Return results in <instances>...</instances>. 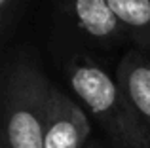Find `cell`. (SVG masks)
I'll return each instance as SVG.
<instances>
[{
    "label": "cell",
    "mask_w": 150,
    "mask_h": 148,
    "mask_svg": "<svg viewBox=\"0 0 150 148\" xmlns=\"http://www.w3.org/2000/svg\"><path fill=\"white\" fill-rule=\"evenodd\" d=\"M10 4H11V0H0V10H2L4 15L8 13V8H10Z\"/></svg>",
    "instance_id": "52a82bcc"
},
{
    "label": "cell",
    "mask_w": 150,
    "mask_h": 148,
    "mask_svg": "<svg viewBox=\"0 0 150 148\" xmlns=\"http://www.w3.org/2000/svg\"><path fill=\"white\" fill-rule=\"evenodd\" d=\"M127 30L150 40V0H108Z\"/></svg>",
    "instance_id": "8992f818"
},
{
    "label": "cell",
    "mask_w": 150,
    "mask_h": 148,
    "mask_svg": "<svg viewBox=\"0 0 150 148\" xmlns=\"http://www.w3.org/2000/svg\"><path fill=\"white\" fill-rule=\"evenodd\" d=\"M72 13L80 29L95 40H114L127 30L108 0H72Z\"/></svg>",
    "instance_id": "5b68a950"
},
{
    "label": "cell",
    "mask_w": 150,
    "mask_h": 148,
    "mask_svg": "<svg viewBox=\"0 0 150 148\" xmlns=\"http://www.w3.org/2000/svg\"><path fill=\"white\" fill-rule=\"evenodd\" d=\"M91 137L89 116L59 87H51L44 148H88Z\"/></svg>",
    "instance_id": "3957f363"
},
{
    "label": "cell",
    "mask_w": 150,
    "mask_h": 148,
    "mask_svg": "<svg viewBox=\"0 0 150 148\" xmlns=\"http://www.w3.org/2000/svg\"><path fill=\"white\" fill-rule=\"evenodd\" d=\"M114 78L150 137V59L137 49L127 51L118 63Z\"/></svg>",
    "instance_id": "277c9868"
},
{
    "label": "cell",
    "mask_w": 150,
    "mask_h": 148,
    "mask_svg": "<svg viewBox=\"0 0 150 148\" xmlns=\"http://www.w3.org/2000/svg\"><path fill=\"white\" fill-rule=\"evenodd\" d=\"M69 84L86 110L101 125L112 148H150V137L129 106L116 78L88 57H72L67 65Z\"/></svg>",
    "instance_id": "6da1fadb"
},
{
    "label": "cell",
    "mask_w": 150,
    "mask_h": 148,
    "mask_svg": "<svg viewBox=\"0 0 150 148\" xmlns=\"http://www.w3.org/2000/svg\"><path fill=\"white\" fill-rule=\"evenodd\" d=\"M51 87L30 59H17L8 67L2 84L0 148H44Z\"/></svg>",
    "instance_id": "7a4b0ae2"
},
{
    "label": "cell",
    "mask_w": 150,
    "mask_h": 148,
    "mask_svg": "<svg viewBox=\"0 0 150 148\" xmlns=\"http://www.w3.org/2000/svg\"><path fill=\"white\" fill-rule=\"evenodd\" d=\"M88 148H103L99 142H91V144H88Z\"/></svg>",
    "instance_id": "ba28073f"
}]
</instances>
